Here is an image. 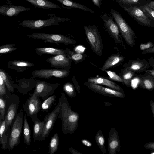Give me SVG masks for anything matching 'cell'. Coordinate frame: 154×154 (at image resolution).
<instances>
[{
	"label": "cell",
	"mask_w": 154,
	"mask_h": 154,
	"mask_svg": "<svg viewBox=\"0 0 154 154\" xmlns=\"http://www.w3.org/2000/svg\"><path fill=\"white\" fill-rule=\"evenodd\" d=\"M58 118L62 121V130L64 134H72L76 130L79 117L77 113L72 110L65 94L62 93Z\"/></svg>",
	"instance_id": "1"
},
{
	"label": "cell",
	"mask_w": 154,
	"mask_h": 154,
	"mask_svg": "<svg viewBox=\"0 0 154 154\" xmlns=\"http://www.w3.org/2000/svg\"><path fill=\"white\" fill-rule=\"evenodd\" d=\"M110 13L125 41L131 47H133L135 45L137 38L135 33L117 11L112 8Z\"/></svg>",
	"instance_id": "2"
},
{
	"label": "cell",
	"mask_w": 154,
	"mask_h": 154,
	"mask_svg": "<svg viewBox=\"0 0 154 154\" xmlns=\"http://www.w3.org/2000/svg\"><path fill=\"white\" fill-rule=\"evenodd\" d=\"M50 18L46 19L25 20L19 24L24 28L39 29L53 25H58L60 23L69 21L68 18L61 17L54 14H48Z\"/></svg>",
	"instance_id": "3"
},
{
	"label": "cell",
	"mask_w": 154,
	"mask_h": 154,
	"mask_svg": "<svg viewBox=\"0 0 154 154\" xmlns=\"http://www.w3.org/2000/svg\"><path fill=\"white\" fill-rule=\"evenodd\" d=\"M83 27L93 52L99 56H101L103 47L98 27L94 25H85Z\"/></svg>",
	"instance_id": "4"
},
{
	"label": "cell",
	"mask_w": 154,
	"mask_h": 154,
	"mask_svg": "<svg viewBox=\"0 0 154 154\" xmlns=\"http://www.w3.org/2000/svg\"><path fill=\"white\" fill-rule=\"evenodd\" d=\"M23 114L21 109L16 115L12 123L8 140L9 150H13L20 143V138L22 131Z\"/></svg>",
	"instance_id": "5"
},
{
	"label": "cell",
	"mask_w": 154,
	"mask_h": 154,
	"mask_svg": "<svg viewBox=\"0 0 154 154\" xmlns=\"http://www.w3.org/2000/svg\"><path fill=\"white\" fill-rule=\"evenodd\" d=\"M20 102L19 96L15 94H11L6 99L5 120L7 133L9 132V128L17 115Z\"/></svg>",
	"instance_id": "6"
},
{
	"label": "cell",
	"mask_w": 154,
	"mask_h": 154,
	"mask_svg": "<svg viewBox=\"0 0 154 154\" xmlns=\"http://www.w3.org/2000/svg\"><path fill=\"white\" fill-rule=\"evenodd\" d=\"M29 38L41 40L46 43H50L59 45H72L76 43L74 40L63 35L42 33H34L27 35Z\"/></svg>",
	"instance_id": "7"
},
{
	"label": "cell",
	"mask_w": 154,
	"mask_h": 154,
	"mask_svg": "<svg viewBox=\"0 0 154 154\" xmlns=\"http://www.w3.org/2000/svg\"><path fill=\"white\" fill-rule=\"evenodd\" d=\"M60 103L61 99L60 97L54 109L45 117L43 120L45 124L42 132L37 140L42 141L49 136L59 114Z\"/></svg>",
	"instance_id": "8"
},
{
	"label": "cell",
	"mask_w": 154,
	"mask_h": 154,
	"mask_svg": "<svg viewBox=\"0 0 154 154\" xmlns=\"http://www.w3.org/2000/svg\"><path fill=\"white\" fill-rule=\"evenodd\" d=\"M139 24L146 27H154V21L139 6H132L123 9Z\"/></svg>",
	"instance_id": "9"
},
{
	"label": "cell",
	"mask_w": 154,
	"mask_h": 154,
	"mask_svg": "<svg viewBox=\"0 0 154 154\" xmlns=\"http://www.w3.org/2000/svg\"><path fill=\"white\" fill-rule=\"evenodd\" d=\"M101 18L103 20L105 29L109 32L113 38L117 43L119 44L125 49H126L120 35L119 27L112 17L109 14L104 13L102 15Z\"/></svg>",
	"instance_id": "10"
},
{
	"label": "cell",
	"mask_w": 154,
	"mask_h": 154,
	"mask_svg": "<svg viewBox=\"0 0 154 154\" xmlns=\"http://www.w3.org/2000/svg\"><path fill=\"white\" fill-rule=\"evenodd\" d=\"M30 97L23 105V108L26 116L32 121L38 119L37 114L41 110L42 103L38 97L30 94Z\"/></svg>",
	"instance_id": "11"
},
{
	"label": "cell",
	"mask_w": 154,
	"mask_h": 154,
	"mask_svg": "<svg viewBox=\"0 0 154 154\" xmlns=\"http://www.w3.org/2000/svg\"><path fill=\"white\" fill-rule=\"evenodd\" d=\"M60 85L57 82L51 83L40 80L37 83L32 94L45 100L52 94Z\"/></svg>",
	"instance_id": "12"
},
{
	"label": "cell",
	"mask_w": 154,
	"mask_h": 154,
	"mask_svg": "<svg viewBox=\"0 0 154 154\" xmlns=\"http://www.w3.org/2000/svg\"><path fill=\"white\" fill-rule=\"evenodd\" d=\"M70 72L69 70L58 68L49 69L35 70L31 72L30 78L49 79L52 77L63 78L67 77Z\"/></svg>",
	"instance_id": "13"
},
{
	"label": "cell",
	"mask_w": 154,
	"mask_h": 154,
	"mask_svg": "<svg viewBox=\"0 0 154 154\" xmlns=\"http://www.w3.org/2000/svg\"><path fill=\"white\" fill-rule=\"evenodd\" d=\"M72 60L70 56L68 53L52 56L47 58L45 61L50 63L51 67L69 70Z\"/></svg>",
	"instance_id": "14"
},
{
	"label": "cell",
	"mask_w": 154,
	"mask_h": 154,
	"mask_svg": "<svg viewBox=\"0 0 154 154\" xmlns=\"http://www.w3.org/2000/svg\"><path fill=\"white\" fill-rule=\"evenodd\" d=\"M85 86L94 92L102 95L110 97L123 98L125 97L124 93L106 88L99 85L86 82L84 83Z\"/></svg>",
	"instance_id": "15"
},
{
	"label": "cell",
	"mask_w": 154,
	"mask_h": 154,
	"mask_svg": "<svg viewBox=\"0 0 154 154\" xmlns=\"http://www.w3.org/2000/svg\"><path fill=\"white\" fill-rule=\"evenodd\" d=\"M108 150L109 154H116L121 150V145L118 134L114 127L111 128L108 139Z\"/></svg>",
	"instance_id": "16"
},
{
	"label": "cell",
	"mask_w": 154,
	"mask_h": 154,
	"mask_svg": "<svg viewBox=\"0 0 154 154\" xmlns=\"http://www.w3.org/2000/svg\"><path fill=\"white\" fill-rule=\"evenodd\" d=\"M124 66L125 68L137 73L145 72L150 67L149 62L145 59L139 58L130 60Z\"/></svg>",
	"instance_id": "17"
},
{
	"label": "cell",
	"mask_w": 154,
	"mask_h": 154,
	"mask_svg": "<svg viewBox=\"0 0 154 154\" xmlns=\"http://www.w3.org/2000/svg\"><path fill=\"white\" fill-rule=\"evenodd\" d=\"M40 80H36L30 78H23L17 80V91L24 95L27 94L28 92L35 88L38 82Z\"/></svg>",
	"instance_id": "18"
},
{
	"label": "cell",
	"mask_w": 154,
	"mask_h": 154,
	"mask_svg": "<svg viewBox=\"0 0 154 154\" xmlns=\"http://www.w3.org/2000/svg\"><path fill=\"white\" fill-rule=\"evenodd\" d=\"M31 10L29 7L13 5H3L0 6V14L6 16H17L23 11Z\"/></svg>",
	"instance_id": "19"
},
{
	"label": "cell",
	"mask_w": 154,
	"mask_h": 154,
	"mask_svg": "<svg viewBox=\"0 0 154 154\" xmlns=\"http://www.w3.org/2000/svg\"><path fill=\"white\" fill-rule=\"evenodd\" d=\"M138 79V86L148 91L154 89V76L146 72L143 75H137Z\"/></svg>",
	"instance_id": "20"
},
{
	"label": "cell",
	"mask_w": 154,
	"mask_h": 154,
	"mask_svg": "<svg viewBox=\"0 0 154 154\" xmlns=\"http://www.w3.org/2000/svg\"><path fill=\"white\" fill-rule=\"evenodd\" d=\"M87 82L95 84L104 85L113 89L124 93L123 89L119 85L103 77L90 78L88 79Z\"/></svg>",
	"instance_id": "21"
},
{
	"label": "cell",
	"mask_w": 154,
	"mask_h": 154,
	"mask_svg": "<svg viewBox=\"0 0 154 154\" xmlns=\"http://www.w3.org/2000/svg\"><path fill=\"white\" fill-rule=\"evenodd\" d=\"M34 65L33 63L29 61L14 60L8 61L7 66L9 69L17 72H22L27 69L28 68Z\"/></svg>",
	"instance_id": "22"
},
{
	"label": "cell",
	"mask_w": 154,
	"mask_h": 154,
	"mask_svg": "<svg viewBox=\"0 0 154 154\" xmlns=\"http://www.w3.org/2000/svg\"><path fill=\"white\" fill-rule=\"evenodd\" d=\"M36 53L38 55L41 56L44 54H50L54 56L68 53L69 49H65L56 48L51 47L37 48L35 49Z\"/></svg>",
	"instance_id": "23"
},
{
	"label": "cell",
	"mask_w": 154,
	"mask_h": 154,
	"mask_svg": "<svg viewBox=\"0 0 154 154\" xmlns=\"http://www.w3.org/2000/svg\"><path fill=\"white\" fill-rule=\"evenodd\" d=\"M36 8L45 10H50L52 9H60L62 8L48 0H26Z\"/></svg>",
	"instance_id": "24"
},
{
	"label": "cell",
	"mask_w": 154,
	"mask_h": 154,
	"mask_svg": "<svg viewBox=\"0 0 154 154\" xmlns=\"http://www.w3.org/2000/svg\"><path fill=\"white\" fill-rule=\"evenodd\" d=\"M61 3L63 5L66 6H64L62 5V7L67 9L76 8L82 10L84 11L89 12L92 13H94L95 12L92 9L89 8L85 6L78 3L75 2L71 0H56Z\"/></svg>",
	"instance_id": "25"
},
{
	"label": "cell",
	"mask_w": 154,
	"mask_h": 154,
	"mask_svg": "<svg viewBox=\"0 0 154 154\" xmlns=\"http://www.w3.org/2000/svg\"><path fill=\"white\" fill-rule=\"evenodd\" d=\"M124 59V57L119 54L112 55L108 58L101 70L102 71H105L115 65L120 63Z\"/></svg>",
	"instance_id": "26"
},
{
	"label": "cell",
	"mask_w": 154,
	"mask_h": 154,
	"mask_svg": "<svg viewBox=\"0 0 154 154\" xmlns=\"http://www.w3.org/2000/svg\"><path fill=\"white\" fill-rule=\"evenodd\" d=\"M137 73L125 68L121 70L119 75L123 81V83L128 87H131V82L137 76Z\"/></svg>",
	"instance_id": "27"
},
{
	"label": "cell",
	"mask_w": 154,
	"mask_h": 154,
	"mask_svg": "<svg viewBox=\"0 0 154 154\" xmlns=\"http://www.w3.org/2000/svg\"><path fill=\"white\" fill-rule=\"evenodd\" d=\"M6 123L5 119L0 120V144L2 149H8L9 135H7Z\"/></svg>",
	"instance_id": "28"
},
{
	"label": "cell",
	"mask_w": 154,
	"mask_h": 154,
	"mask_svg": "<svg viewBox=\"0 0 154 154\" xmlns=\"http://www.w3.org/2000/svg\"><path fill=\"white\" fill-rule=\"evenodd\" d=\"M123 9L132 6H140L149 3L150 0H113Z\"/></svg>",
	"instance_id": "29"
},
{
	"label": "cell",
	"mask_w": 154,
	"mask_h": 154,
	"mask_svg": "<svg viewBox=\"0 0 154 154\" xmlns=\"http://www.w3.org/2000/svg\"><path fill=\"white\" fill-rule=\"evenodd\" d=\"M0 76L2 77L8 89L13 93L14 89L17 87L18 85L15 84L8 73L2 69H0Z\"/></svg>",
	"instance_id": "30"
},
{
	"label": "cell",
	"mask_w": 154,
	"mask_h": 154,
	"mask_svg": "<svg viewBox=\"0 0 154 154\" xmlns=\"http://www.w3.org/2000/svg\"><path fill=\"white\" fill-rule=\"evenodd\" d=\"M33 141L35 142L41 134L43 129L45 123L39 119L33 122Z\"/></svg>",
	"instance_id": "31"
},
{
	"label": "cell",
	"mask_w": 154,
	"mask_h": 154,
	"mask_svg": "<svg viewBox=\"0 0 154 154\" xmlns=\"http://www.w3.org/2000/svg\"><path fill=\"white\" fill-rule=\"evenodd\" d=\"M23 133L24 143L27 145L29 146L31 143V132L26 113H24V116Z\"/></svg>",
	"instance_id": "32"
},
{
	"label": "cell",
	"mask_w": 154,
	"mask_h": 154,
	"mask_svg": "<svg viewBox=\"0 0 154 154\" xmlns=\"http://www.w3.org/2000/svg\"><path fill=\"white\" fill-rule=\"evenodd\" d=\"M95 140L97 145L102 153L106 154L105 148V140L103 134L100 130H99L95 136Z\"/></svg>",
	"instance_id": "33"
},
{
	"label": "cell",
	"mask_w": 154,
	"mask_h": 154,
	"mask_svg": "<svg viewBox=\"0 0 154 154\" xmlns=\"http://www.w3.org/2000/svg\"><path fill=\"white\" fill-rule=\"evenodd\" d=\"M59 143V136L57 133H56L52 137L49 145V153L53 154L57 150Z\"/></svg>",
	"instance_id": "34"
},
{
	"label": "cell",
	"mask_w": 154,
	"mask_h": 154,
	"mask_svg": "<svg viewBox=\"0 0 154 154\" xmlns=\"http://www.w3.org/2000/svg\"><path fill=\"white\" fill-rule=\"evenodd\" d=\"M56 100V96L53 95L45 100L42 103L41 110L43 112H48Z\"/></svg>",
	"instance_id": "35"
},
{
	"label": "cell",
	"mask_w": 154,
	"mask_h": 154,
	"mask_svg": "<svg viewBox=\"0 0 154 154\" xmlns=\"http://www.w3.org/2000/svg\"><path fill=\"white\" fill-rule=\"evenodd\" d=\"M63 89L69 97H73L76 96V93L73 85L70 82L65 84Z\"/></svg>",
	"instance_id": "36"
},
{
	"label": "cell",
	"mask_w": 154,
	"mask_h": 154,
	"mask_svg": "<svg viewBox=\"0 0 154 154\" xmlns=\"http://www.w3.org/2000/svg\"><path fill=\"white\" fill-rule=\"evenodd\" d=\"M16 44H9L3 45L0 46L1 54L10 53L17 50L18 47H15Z\"/></svg>",
	"instance_id": "37"
},
{
	"label": "cell",
	"mask_w": 154,
	"mask_h": 154,
	"mask_svg": "<svg viewBox=\"0 0 154 154\" xmlns=\"http://www.w3.org/2000/svg\"><path fill=\"white\" fill-rule=\"evenodd\" d=\"M11 94V92L8 89L3 80L0 76V96L7 99Z\"/></svg>",
	"instance_id": "38"
},
{
	"label": "cell",
	"mask_w": 154,
	"mask_h": 154,
	"mask_svg": "<svg viewBox=\"0 0 154 154\" xmlns=\"http://www.w3.org/2000/svg\"><path fill=\"white\" fill-rule=\"evenodd\" d=\"M6 99L0 96V120L5 119Z\"/></svg>",
	"instance_id": "39"
},
{
	"label": "cell",
	"mask_w": 154,
	"mask_h": 154,
	"mask_svg": "<svg viewBox=\"0 0 154 154\" xmlns=\"http://www.w3.org/2000/svg\"><path fill=\"white\" fill-rule=\"evenodd\" d=\"M140 7L151 19L154 21V9L146 5Z\"/></svg>",
	"instance_id": "40"
},
{
	"label": "cell",
	"mask_w": 154,
	"mask_h": 154,
	"mask_svg": "<svg viewBox=\"0 0 154 154\" xmlns=\"http://www.w3.org/2000/svg\"><path fill=\"white\" fill-rule=\"evenodd\" d=\"M68 53L72 59L75 63H77L81 62L84 59L85 56L83 54H75L73 52H71L69 51Z\"/></svg>",
	"instance_id": "41"
},
{
	"label": "cell",
	"mask_w": 154,
	"mask_h": 154,
	"mask_svg": "<svg viewBox=\"0 0 154 154\" xmlns=\"http://www.w3.org/2000/svg\"><path fill=\"white\" fill-rule=\"evenodd\" d=\"M111 80L117 82H123V81L121 77L116 73L110 71H105Z\"/></svg>",
	"instance_id": "42"
},
{
	"label": "cell",
	"mask_w": 154,
	"mask_h": 154,
	"mask_svg": "<svg viewBox=\"0 0 154 154\" xmlns=\"http://www.w3.org/2000/svg\"><path fill=\"white\" fill-rule=\"evenodd\" d=\"M147 60L149 61V64L150 67H152V69L150 70L146 69L145 72H146L151 74L154 76V58L151 57L148 59Z\"/></svg>",
	"instance_id": "43"
},
{
	"label": "cell",
	"mask_w": 154,
	"mask_h": 154,
	"mask_svg": "<svg viewBox=\"0 0 154 154\" xmlns=\"http://www.w3.org/2000/svg\"><path fill=\"white\" fill-rule=\"evenodd\" d=\"M143 147L148 149L154 150V141L145 143Z\"/></svg>",
	"instance_id": "44"
},
{
	"label": "cell",
	"mask_w": 154,
	"mask_h": 154,
	"mask_svg": "<svg viewBox=\"0 0 154 154\" xmlns=\"http://www.w3.org/2000/svg\"><path fill=\"white\" fill-rule=\"evenodd\" d=\"M153 53H154V44H153L152 46L151 47L144 50L141 53L142 54H145Z\"/></svg>",
	"instance_id": "45"
},
{
	"label": "cell",
	"mask_w": 154,
	"mask_h": 154,
	"mask_svg": "<svg viewBox=\"0 0 154 154\" xmlns=\"http://www.w3.org/2000/svg\"><path fill=\"white\" fill-rule=\"evenodd\" d=\"M81 141L83 145L87 147H91L92 146L91 143L86 139H82L81 140Z\"/></svg>",
	"instance_id": "46"
},
{
	"label": "cell",
	"mask_w": 154,
	"mask_h": 154,
	"mask_svg": "<svg viewBox=\"0 0 154 154\" xmlns=\"http://www.w3.org/2000/svg\"><path fill=\"white\" fill-rule=\"evenodd\" d=\"M94 5L98 8H100L102 4L101 0H92Z\"/></svg>",
	"instance_id": "47"
},
{
	"label": "cell",
	"mask_w": 154,
	"mask_h": 154,
	"mask_svg": "<svg viewBox=\"0 0 154 154\" xmlns=\"http://www.w3.org/2000/svg\"><path fill=\"white\" fill-rule=\"evenodd\" d=\"M69 151L72 154H82L80 152H79L76 150L71 147L69 148Z\"/></svg>",
	"instance_id": "48"
},
{
	"label": "cell",
	"mask_w": 154,
	"mask_h": 154,
	"mask_svg": "<svg viewBox=\"0 0 154 154\" xmlns=\"http://www.w3.org/2000/svg\"><path fill=\"white\" fill-rule=\"evenodd\" d=\"M149 103L151 108V110L154 117V102L152 100H150L149 102Z\"/></svg>",
	"instance_id": "49"
},
{
	"label": "cell",
	"mask_w": 154,
	"mask_h": 154,
	"mask_svg": "<svg viewBox=\"0 0 154 154\" xmlns=\"http://www.w3.org/2000/svg\"><path fill=\"white\" fill-rule=\"evenodd\" d=\"M146 5L154 9V1H150L149 3Z\"/></svg>",
	"instance_id": "50"
},
{
	"label": "cell",
	"mask_w": 154,
	"mask_h": 154,
	"mask_svg": "<svg viewBox=\"0 0 154 154\" xmlns=\"http://www.w3.org/2000/svg\"><path fill=\"white\" fill-rule=\"evenodd\" d=\"M151 154H154V152H153V153H151Z\"/></svg>",
	"instance_id": "51"
}]
</instances>
